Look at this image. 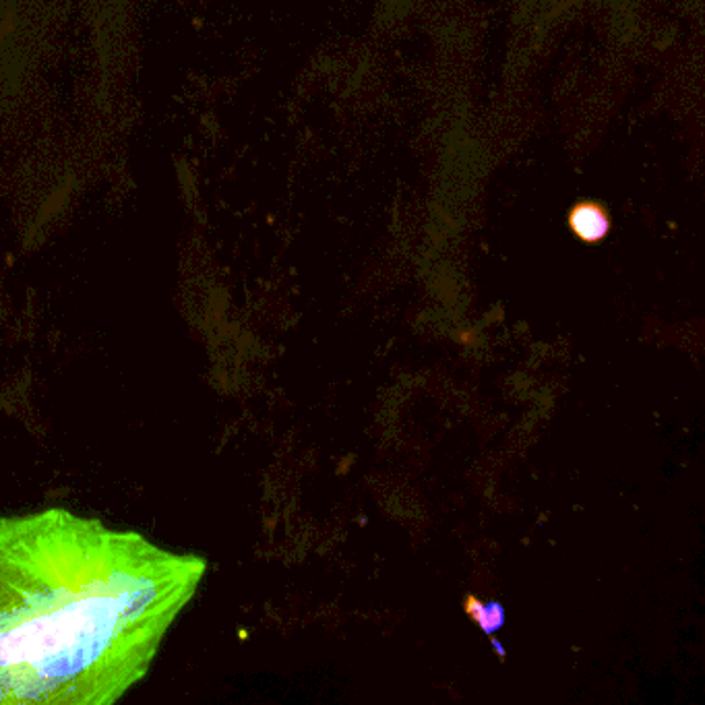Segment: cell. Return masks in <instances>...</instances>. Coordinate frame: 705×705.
<instances>
[{"mask_svg":"<svg viewBox=\"0 0 705 705\" xmlns=\"http://www.w3.org/2000/svg\"><path fill=\"white\" fill-rule=\"evenodd\" d=\"M207 561L62 507L0 518V705H115Z\"/></svg>","mask_w":705,"mask_h":705,"instance_id":"1","label":"cell"},{"mask_svg":"<svg viewBox=\"0 0 705 705\" xmlns=\"http://www.w3.org/2000/svg\"><path fill=\"white\" fill-rule=\"evenodd\" d=\"M569 228L579 241L596 245L610 232V216L605 205L596 202L577 203L569 214Z\"/></svg>","mask_w":705,"mask_h":705,"instance_id":"2","label":"cell"},{"mask_svg":"<svg viewBox=\"0 0 705 705\" xmlns=\"http://www.w3.org/2000/svg\"><path fill=\"white\" fill-rule=\"evenodd\" d=\"M463 610L489 637L503 629L505 608L499 603H482L476 596H468L463 603Z\"/></svg>","mask_w":705,"mask_h":705,"instance_id":"3","label":"cell"}]
</instances>
